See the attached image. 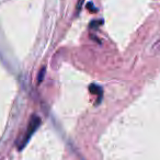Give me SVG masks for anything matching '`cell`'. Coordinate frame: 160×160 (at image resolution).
Here are the masks:
<instances>
[{"instance_id":"obj_1","label":"cell","mask_w":160,"mask_h":160,"mask_svg":"<svg viewBox=\"0 0 160 160\" xmlns=\"http://www.w3.org/2000/svg\"><path fill=\"white\" fill-rule=\"evenodd\" d=\"M41 122H42V121H41V118H38V115H32L31 120H30V122H29V125H28L27 132H25V134H24V136H23L22 139L19 142V145H18L19 150H22V149L27 146V144L29 142V140L31 139V137L33 136V134L35 133L36 129L40 127Z\"/></svg>"},{"instance_id":"obj_2","label":"cell","mask_w":160,"mask_h":160,"mask_svg":"<svg viewBox=\"0 0 160 160\" xmlns=\"http://www.w3.org/2000/svg\"><path fill=\"white\" fill-rule=\"evenodd\" d=\"M89 91H90V93L96 94V96L98 97V102H97V104H98L99 102H101V100H102V88L93 83V85H90Z\"/></svg>"},{"instance_id":"obj_3","label":"cell","mask_w":160,"mask_h":160,"mask_svg":"<svg viewBox=\"0 0 160 160\" xmlns=\"http://www.w3.org/2000/svg\"><path fill=\"white\" fill-rule=\"evenodd\" d=\"M44 76H45V68H42L40 71V75L38 77V83H41L44 79Z\"/></svg>"},{"instance_id":"obj_4","label":"cell","mask_w":160,"mask_h":160,"mask_svg":"<svg viewBox=\"0 0 160 160\" xmlns=\"http://www.w3.org/2000/svg\"><path fill=\"white\" fill-rule=\"evenodd\" d=\"M83 1H85V0H79V1H78V5H77V14L79 13L80 11H81V6L83 5Z\"/></svg>"}]
</instances>
